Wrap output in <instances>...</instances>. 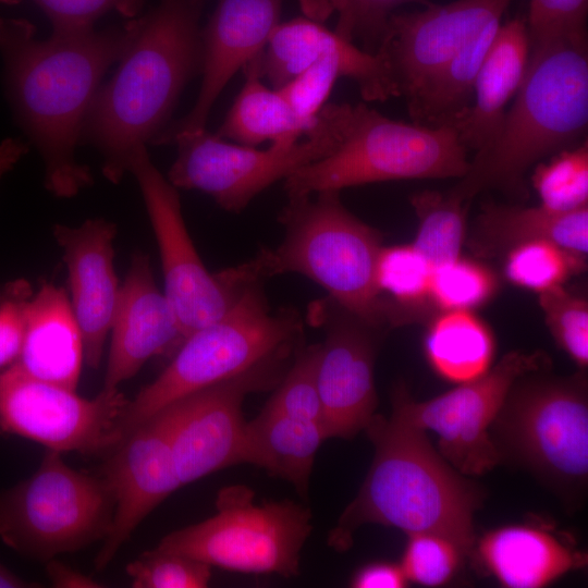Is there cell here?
Here are the masks:
<instances>
[{"mask_svg": "<svg viewBox=\"0 0 588 588\" xmlns=\"http://www.w3.org/2000/svg\"><path fill=\"white\" fill-rule=\"evenodd\" d=\"M33 294L32 284L25 279L0 285V373L19 360Z\"/></svg>", "mask_w": 588, "mask_h": 588, "instance_id": "obj_43", "label": "cell"}, {"mask_svg": "<svg viewBox=\"0 0 588 588\" xmlns=\"http://www.w3.org/2000/svg\"><path fill=\"white\" fill-rule=\"evenodd\" d=\"M259 57L243 66L245 83L217 135L250 147L266 140L306 136L315 125L298 118L278 89L264 84Z\"/></svg>", "mask_w": 588, "mask_h": 588, "instance_id": "obj_29", "label": "cell"}, {"mask_svg": "<svg viewBox=\"0 0 588 588\" xmlns=\"http://www.w3.org/2000/svg\"><path fill=\"white\" fill-rule=\"evenodd\" d=\"M586 267V258L547 241L518 244L505 253L504 274L520 287L538 294L561 286Z\"/></svg>", "mask_w": 588, "mask_h": 588, "instance_id": "obj_33", "label": "cell"}, {"mask_svg": "<svg viewBox=\"0 0 588 588\" xmlns=\"http://www.w3.org/2000/svg\"><path fill=\"white\" fill-rule=\"evenodd\" d=\"M326 439L320 424L264 407L245 422L243 463L266 469L306 495L316 454Z\"/></svg>", "mask_w": 588, "mask_h": 588, "instance_id": "obj_27", "label": "cell"}, {"mask_svg": "<svg viewBox=\"0 0 588 588\" xmlns=\"http://www.w3.org/2000/svg\"><path fill=\"white\" fill-rule=\"evenodd\" d=\"M260 75L310 126L340 77L358 85L367 101L399 97L392 66L382 50L358 48L321 22L306 16L280 22L259 59Z\"/></svg>", "mask_w": 588, "mask_h": 588, "instance_id": "obj_12", "label": "cell"}, {"mask_svg": "<svg viewBox=\"0 0 588 588\" xmlns=\"http://www.w3.org/2000/svg\"><path fill=\"white\" fill-rule=\"evenodd\" d=\"M210 0H160L127 22L130 40L110 81L100 86L83 135L101 154L102 173L119 183L135 149L166 127L189 79L200 73V17Z\"/></svg>", "mask_w": 588, "mask_h": 588, "instance_id": "obj_2", "label": "cell"}, {"mask_svg": "<svg viewBox=\"0 0 588 588\" xmlns=\"http://www.w3.org/2000/svg\"><path fill=\"white\" fill-rule=\"evenodd\" d=\"M401 566L408 581L439 587L449 583L466 555L452 539L434 534L407 535Z\"/></svg>", "mask_w": 588, "mask_h": 588, "instance_id": "obj_38", "label": "cell"}, {"mask_svg": "<svg viewBox=\"0 0 588 588\" xmlns=\"http://www.w3.org/2000/svg\"><path fill=\"white\" fill-rule=\"evenodd\" d=\"M418 218L413 246L432 270L461 257L466 234V213L470 203L450 191H424L411 197Z\"/></svg>", "mask_w": 588, "mask_h": 588, "instance_id": "obj_32", "label": "cell"}, {"mask_svg": "<svg viewBox=\"0 0 588 588\" xmlns=\"http://www.w3.org/2000/svg\"><path fill=\"white\" fill-rule=\"evenodd\" d=\"M497 287V277L490 269L460 257L433 270L430 301L442 311L473 310L486 304Z\"/></svg>", "mask_w": 588, "mask_h": 588, "instance_id": "obj_35", "label": "cell"}, {"mask_svg": "<svg viewBox=\"0 0 588 588\" xmlns=\"http://www.w3.org/2000/svg\"><path fill=\"white\" fill-rule=\"evenodd\" d=\"M110 453L100 475L112 492L114 512L95 558L97 571L106 568L148 514L182 487L168 438L155 416Z\"/></svg>", "mask_w": 588, "mask_h": 588, "instance_id": "obj_19", "label": "cell"}, {"mask_svg": "<svg viewBox=\"0 0 588 588\" xmlns=\"http://www.w3.org/2000/svg\"><path fill=\"white\" fill-rule=\"evenodd\" d=\"M21 0H12L13 4ZM47 15L52 33L68 34L94 27L97 19L115 11L121 15L135 17L143 7V0H33Z\"/></svg>", "mask_w": 588, "mask_h": 588, "instance_id": "obj_42", "label": "cell"}, {"mask_svg": "<svg viewBox=\"0 0 588 588\" xmlns=\"http://www.w3.org/2000/svg\"><path fill=\"white\" fill-rule=\"evenodd\" d=\"M432 268L411 245L382 247L376 266V282L390 305V326L419 317L430 301Z\"/></svg>", "mask_w": 588, "mask_h": 588, "instance_id": "obj_31", "label": "cell"}, {"mask_svg": "<svg viewBox=\"0 0 588 588\" xmlns=\"http://www.w3.org/2000/svg\"><path fill=\"white\" fill-rule=\"evenodd\" d=\"M547 241L583 258L588 253V207L555 211L536 207L485 203L478 215L469 246L481 257H495L514 246Z\"/></svg>", "mask_w": 588, "mask_h": 588, "instance_id": "obj_26", "label": "cell"}, {"mask_svg": "<svg viewBox=\"0 0 588 588\" xmlns=\"http://www.w3.org/2000/svg\"><path fill=\"white\" fill-rule=\"evenodd\" d=\"M408 580L401 564L373 562L355 572L351 586L355 588H403Z\"/></svg>", "mask_w": 588, "mask_h": 588, "instance_id": "obj_44", "label": "cell"}, {"mask_svg": "<svg viewBox=\"0 0 588 588\" xmlns=\"http://www.w3.org/2000/svg\"><path fill=\"white\" fill-rule=\"evenodd\" d=\"M47 575L58 588H99L102 585L94 578L68 566L56 559L46 562Z\"/></svg>", "mask_w": 588, "mask_h": 588, "instance_id": "obj_45", "label": "cell"}, {"mask_svg": "<svg viewBox=\"0 0 588 588\" xmlns=\"http://www.w3.org/2000/svg\"><path fill=\"white\" fill-rule=\"evenodd\" d=\"M114 500L101 475L70 467L48 450L27 479L0 491V539L20 554L47 562L102 541Z\"/></svg>", "mask_w": 588, "mask_h": 588, "instance_id": "obj_9", "label": "cell"}, {"mask_svg": "<svg viewBox=\"0 0 588 588\" xmlns=\"http://www.w3.org/2000/svg\"><path fill=\"white\" fill-rule=\"evenodd\" d=\"M500 26L501 20H498L483 27L415 99L407 102L412 122L427 126L452 125L468 110L477 75Z\"/></svg>", "mask_w": 588, "mask_h": 588, "instance_id": "obj_30", "label": "cell"}, {"mask_svg": "<svg viewBox=\"0 0 588 588\" xmlns=\"http://www.w3.org/2000/svg\"><path fill=\"white\" fill-rule=\"evenodd\" d=\"M529 372L515 381L490 427L501 462L529 470L567 502L588 479V393L584 373Z\"/></svg>", "mask_w": 588, "mask_h": 588, "instance_id": "obj_8", "label": "cell"}, {"mask_svg": "<svg viewBox=\"0 0 588 588\" xmlns=\"http://www.w3.org/2000/svg\"><path fill=\"white\" fill-rule=\"evenodd\" d=\"M0 3L13 4L12 0H0Z\"/></svg>", "mask_w": 588, "mask_h": 588, "instance_id": "obj_49", "label": "cell"}, {"mask_svg": "<svg viewBox=\"0 0 588 588\" xmlns=\"http://www.w3.org/2000/svg\"><path fill=\"white\" fill-rule=\"evenodd\" d=\"M130 40L123 28L36 37L24 19L0 16V53L5 82L17 118L40 152L45 186L70 198L93 182L76 159L85 119L110 65Z\"/></svg>", "mask_w": 588, "mask_h": 588, "instance_id": "obj_1", "label": "cell"}, {"mask_svg": "<svg viewBox=\"0 0 588 588\" xmlns=\"http://www.w3.org/2000/svg\"><path fill=\"white\" fill-rule=\"evenodd\" d=\"M467 150L453 125L396 121L359 102L351 106L335 148L284 179V189L297 197L373 182L461 179Z\"/></svg>", "mask_w": 588, "mask_h": 588, "instance_id": "obj_6", "label": "cell"}, {"mask_svg": "<svg viewBox=\"0 0 588 588\" xmlns=\"http://www.w3.org/2000/svg\"><path fill=\"white\" fill-rule=\"evenodd\" d=\"M364 430L375 456L357 495L330 530L328 544L345 551L360 526L380 524L406 535L445 536L468 555L476 543L479 487L436 452L425 430L392 414H375Z\"/></svg>", "mask_w": 588, "mask_h": 588, "instance_id": "obj_3", "label": "cell"}, {"mask_svg": "<svg viewBox=\"0 0 588 588\" xmlns=\"http://www.w3.org/2000/svg\"><path fill=\"white\" fill-rule=\"evenodd\" d=\"M338 14L334 32L346 40H358L363 49L376 53L387 33L389 20L395 11L408 3L422 7L430 0H331Z\"/></svg>", "mask_w": 588, "mask_h": 588, "instance_id": "obj_40", "label": "cell"}, {"mask_svg": "<svg viewBox=\"0 0 588 588\" xmlns=\"http://www.w3.org/2000/svg\"><path fill=\"white\" fill-rule=\"evenodd\" d=\"M474 549L480 566L507 588H542L587 564L586 554L531 524L487 531Z\"/></svg>", "mask_w": 588, "mask_h": 588, "instance_id": "obj_24", "label": "cell"}, {"mask_svg": "<svg viewBox=\"0 0 588 588\" xmlns=\"http://www.w3.org/2000/svg\"><path fill=\"white\" fill-rule=\"evenodd\" d=\"M37 583H30L20 578L0 563V588H28L39 587Z\"/></svg>", "mask_w": 588, "mask_h": 588, "instance_id": "obj_48", "label": "cell"}, {"mask_svg": "<svg viewBox=\"0 0 588 588\" xmlns=\"http://www.w3.org/2000/svg\"><path fill=\"white\" fill-rule=\"evenodd\" d=\"M125 569L134 588H204L211 578L209 564L159 548L144 552Z\"/></svg>", "mask_w": 588, "mask_h": 588, "instance_id": "obj_39", "label": "cell"}, {"mask_svg": "<svg viewBox=\"0 0 588 588\" xmlns=\"http://www.w3.org/2000/svg\"><path fill=\"white\" fill-rule=\"evenodd\" d=\"M216 509L211 517L168 534L157 548L241 573H299L313 530L308 507L291 500L255 504L250 489L234 486L220 490Z\"/></svg>", "mask_w": 588, "mask_h": 588, "instance_id": "obj_11", "label": "cell"}, {"mask_svg": "<svg viewBox=\"0 0 588 588\" xmlns=\"http://www.w3.org/2000/svg\"><path fill=\"white\" fill-rule=\"evenodd\" d=\"M351 103H326L305 138L272 142L267 149L232 144L206 128L176 134L168 180L176 188L198 189L224 210L242 211L259 193L297 169L331 152L340 142Z\"/></svg>", "mask_w": 588, "mask_h": 588, "instance_id": "obj_10", "label": "cell"}, {"mask_svg": "<svg viewBox=\"0 0 588 588\" xmlns=\"http://www.w3.org/2000/svg\"><path fill=\"white\" fill-rule=\"evenodd\" d=\"M283 0H217L201 28V84L182 119L166 126L151 143L170 144L180 133L203 130L220 93L232 76L262 52L280 23Z\"/></svg>", "mask_w": 588, "mask_h": 588, "instance_id": "obj_20", "label": "cell"}, {"mask_svg": "<svg viewBox=\"0 0 588 588\" xmlns=\"http://www.w3.org/2000/svg\"><path fill=\"white\" fill-rule=\"evenodd\" d=\"M287 198L278 218L281 243L245 261L254 275L302 274L368 326L389 324V303L376 282L381 234L348 211L340 191Z\"/></svg>", "mask_w": 588, "mask_h": 588, "instance_id": "obj_5", "label": "cell"}, {"mask_svg": "<svg viewBox=\"0 0 588 588\" xmlns=\"http://www.w3.org/2000/svg\"><path fill=\"white\" fill-rule=\"evenodd\" d=\"M539 305L556 344L580 368L588 366V303L563 285L541 292Z\"/></svg>", "mask_w": 588, "mask_h": 588, "instance_id": "obj_37", "label": "cell"}, {"mask_svg": "<svg viewBox=\"0 0 588 588\" xmlns=\"http://www.w3.org/2000/svg\"><path fill=\"white\" fill-rule=\"evenodd\" d=\"M83 364V338L69 294L45 282L29 301L15 365L36 379L76 391Z\"/></svg>", "mask_w": 588, "mask_h": 588, "instance_id": "obj_25", "label": "cell"}, {"mask_svg": "<svg viewBox=\"0 0 588 588\" xmlns=\"http://www.w3.org/2000/svg\"><path fill=\"white\" fill-rule=\"evenodd\" d=\"M588 0H530L526 20L530 49L550 41L586 36Z\"/></svg>", "mask_w": 588, "mask_h": 588, "instance_id": "obj_41", "label": "cell"}, {"mask_svg": "<svg viewBox=\"0 0 588 588\" xmlns=\"http://www.w3.org/2000/svg\"><path fill=\"white\" fill-rule=\"evenodd\" d=\"M128 173L142 192L159 248L163 292L185 340L224 316L249 284L261 281L244 262L218 273L208 271L184 222L177 188L154 164L146 145L133 152Z\"/></svg>", "mask_w": 588, "mask_h": 588, "instance_id": "obj_13", "label": "cell"}, {"mask_svg": "<svg viewBox=\"0 0 588 588\" xmlns=\"http://www.w3.org/2000/svg\"><path fill=\"white\" fill-rule=\"evenodd\" d=\"M299 347L280 351L236 376L171 402L152 415L166 432L182 486L243 463V402L249 393L275 388Z\"/></svg>", "mask_w": 588, "mask_h": 588, "instance_id": "obj_14", "label": "cell"}, {"mask_svg": "<svg viewBox=\"0 0 588 588\" xmlns=\"http://www.w3.org/2000/svg\"><path fill=\"white\" fill-rule=\"evenodd\" d=\"M27 145L20 138L8 137L0 143V179L27 152Z\"/></svg>", "mask_w": 588, "mask_h": 588, "instance_id": "obj_46", "label": "cell"}, {"mask_svg": "<svg viewBox=\"0 0 588 588\" xmlns=\"http://www.w3.org/2000/svg\"><path fill=\"white\" fill-rule=\"evenodd\" d=\"M309 319L324 331L319 344L317 385L321 427L326 438L351 439L376 414L373 327L363 322L330 297L314 303Z\"/></svg>", "mask_w": 588, "mask_h": 588, "instance_id": "obj_17", "label": "cell"}, {"mask_svg": "<svg viewBox=\"0 0 588 588\" xmlns=\"http://www.w3.org/2000/svg\"><path fill=\"white\" fill-rule=\"evenodd\" d=\"M127 401L119 389L82 397L14 365L0 373V434L27 438L60 453H110L122 441L119 419Z\"/></svg>", "mask_w": 588, "mask_h": 588, "instance_id": "obj_16", "label": "cell"}, {"mask_svg": "<svg viewBox=\"0 0 588 588\" xmlns=\"http://www.w3.org/2000/svg\"><path fill=\"white\" fill-rule=\"evenodd\" d=\"M117 232V224L102 218L52 228L68 269L69 297L83 338L84 360L90 368L101 362L120 297L113 266Z\"/></svg>", "mask_w": 588, "mask_h": 588, "instance_id": "obj_21", "label": "cell"}, {"mask_svg": "<svg viewBox=\"0 0 588 588\" xmlns=\"http://www.w3.org/2000/svg\"><path fill=\"white\" fill-rule=\"evenodd\" d=\"M540 205L555 211L588 207V144L564 148L538 163L531 176Z\"/></svg>", "mask_w": 588, "mask_h": 588, "instance_id": "obj_34", "label": "cell"}, {"mask_svg": "<svg viewBox=\"0 0 588 588\" xmlns=\"http://www.w3.org/2000/svg\"><path fill=\"white\" fill-rule=\"evenodd\" d=\"M511 2L455 0L392 14L378 50L385 53L406 103L483 27L502 20Z\"/></svg>", "mask_w": 588, "mask_h": 588, "instance_id": "obj_18", "label": "cell"}, {"mask_svg": "<svg viewBox=\"0 0 588 588\" xmlns=\"http://www.w3.org/2000/svg\"><path fill=\"white\" fill-rule=\"evenodd\" d=\"M318 355L319 344L301 346L264 407L321 425L322 409L317 385Z\"/></svg>", "mask_w": 588, "mask_h": 588, "instance_id": "obj_36", "label": "cell"}, {"mask_svg": "<svg viewBox=\"0 0 588 588\" xmlns=\"http://www.w3.org/2000/svg\"><path fill=\"white\" fill-rule=\"evenodd\" d=\"M261 283L249 284L224 316L187 335L162 372L127 401L119 420L122 440L171 402L298 346L301 318L286 308L272 311Z\"/></svg>", "mask_w": 588, "mask_h": 588, "instance_id": "obj_7", "label": "cell"}, {"mask_svg": "<svg viewBox=\"0 0 588 588\" xmlns=\"http://www.w3.org/2000/svg\"><path fill=\"white\" fill-rule=\"evenodd\" d=\"M529 57L526 20L501 24L477 75L471 103L452 124L467 149L478 152L495 137L524 81Z\"/></svg>", "mask_w": 588, "mask_h": 588, "instance_id": "obj_23", "label": "cell"}, {"mask_svg": "<svg viewBox=\"0 0 588 588\" xmlns=\"http://www.w3.org/2000/svg\"><path fill=\"white\" fill-rule=\"evenodd\" d=\"M587 124V37L531 48L524 81L498 134L475 154L466 174L450 192L466 203L488 189L525 198L528 169L572 147Z\"/></svg>", "mask_w": 588, "mask_h": 588, "instance_id": "obj_4", "label": "cell"}, {"mask_svg": "<svg viewBox=\"0 0 588 588\" xmlns=\"http://www.w3.org/2000/svg\"><path fill=\"white\" fill-rule=\"evenodd\" d=\"M541 352L512 351L480 378L417 402L403 383L392 391V415L439 438L443 458L464 476H479L501 460L490 427L520 377L547 367Z\"/></svg>", "mask_w": 588, "mask_h": 588, "instance_id": "obj_15", "label": "cell"}, {"mask_svg": "<svg viewBox=\"0 0 588 588\" xmlns=\"http://www.w3.org/2000/svg\"><path fill=\"white\" fill-rule=\"evenodd\" d=\"M110 332L105 390H118L148 359L177 350L184 340L175 314L156 283L149 258L143 253L132 257Z\"/></svg>", "mask_w": 588, "mask_h": 588, "instance_id": "obj_22", "label": "cell"}, {"mask_svg": "<svg viewBox=\"0 0 588 588\" xmlns=\"http://www.w3.org/2000/svg\"><path fill=\"white\" fill-rule=\"evenodd\" d=\"M424 351L433 371L456 384L487 373L495 354V339L471 310H445L430 322Z\"/></svg>", "mask_w": 588, "mask_h": 588, "instance_id": "obj_28", "label": "cell"}, {"mask_svg": "<svg viewBox=\"0 0 588 588\" xmlns=\"http://www.w3.org/2000/svg\"><path fill=\"white\" fill-rule=\"evenodd\" d=\"M301 9L304 13V16L318 21L323 22L326 21L332 13L333 8L331 0H298Z\"/></svg>", "mask_w": 588, "mask_h": 588, "instance_id": "obj_47", "label": "cell"}]
</instances>
